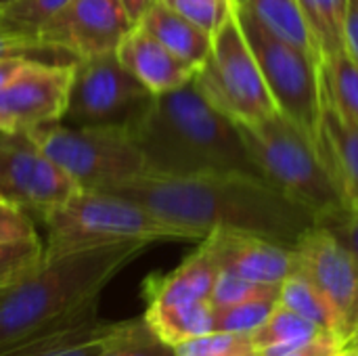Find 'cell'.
I'll return each mask as SVG.
<instances>
[{
	"label": "cell",
	"mask_w": 358,
	"mask_h": 356,
	"mask_svg": "<svg viewBox=\"0 0 358 356\" xmlns=\"http://www.w3.org/2000/svg\"><path fill=\"white\" fill-rule=\"evenodd\" d=\"M323 80L336 107L358 124V63L340 50L323 63Z\"/></svg>",
	"instance_id": "d4e9b609"
},
{
	"label": "cell",
	"mask_w": 358,
	"mask_h": 356,
	"mask_svg": "<svg viewBox=\"0 0 358 356\" xmlns=\"http://www.w3.org/2000/svg\"><path fill=\"white\" fill-rule=\"evenodd\" d=\"M279 302V296H266L256 300H245L233 306L216 308V329L231 334H254L271 317Z\"/></svg>",
	"instance_id": "4316f807"
},
{
	"label": "cell",
	"mask_w": 358,
	"mask_h": 356,
	"mask_svg": "<svg viewBox=\"0 0 358 356\" xmlns=\"http://www.w3.org/2000/svg\"><path fill=\"white\" fill-rule=\"evenodd\" d=\"M319 225L329 229L344 245H348L358 256V212L346 208L329 218L319 220Z\"/></svg>",
	"instance_id": "836d02e7"
},
{
	"label": "cell",
	"mask_w": 358,
	"mask_h": 356,
	"mask_svg": "<svg viewBox=\"0 0 358 356\" xmlns=\"http://www.w3.org/2000/svg\"><path fill=\"white\" fill-rule=\"evenodd\" d=\"M237 126L258 174L283 195L308 208L319 220L348 208L317 145L285 113Z\"/></svg>",
	"instance_id": "5b68a950"
},
{
	"label": "cell",
	"mask_w": 358,
	"mask_h": 356,
	"mask_svg": "<svg viewBox=\"0 0 358 356\" xmlns=\"http://www.w3.org/2000/svg\"><path fill=\"white\" fill-rule=\"evenodd\" d=\"M155 2H157V0H122V4H124L128 17H130V21H132L134 25L141 23V19L147 15V10H149Z\"/></svg>",
	"instance_id": "f35d334b"
},
{
	"label": "cell",
	"mask_w": 358,
	"mask_h": 356,
	"mask_svg": "<svg viewBox=\"0 0 358 356\" xmlns=\"http://www.w3.org/2000/svg\"><path fill=\"white\" fill-rule=\"evenodd\" d=\"M44 258V245L38 235L17 241H0V292L38 266Z\"/></svg>",
	"instance_id": "83f0119b"
},
{
	"label": "cell",
	"mask_w": 358,
	"mask_h": 356,
	"mask_svg": "<svg viewBox=\"0 0 358 356\" xmlns=\"http://www.w3.org/2000/svg\"><path fill=\"white\" fill-rule=\"evenodd\" d=\"M122 323V321H120ZM120 327V325H117ZM117 332V329H115ZM113 332V334H115ZM111 334V336H113ZM111 336H107V338H103V340H96V342H90V344H84V346H76V348H69V350H63V353H57V355H50V356H99L103 350H105V346H107V342H109V338Z\"/></svg>",
	"instance_id": "74e56055"
},
{
	"label": "cell",
	"mask_w": 358,
	"mask_h": 356,
	"mask_svg": "<svg viewBox=\"0 0 358 356\" xmlns=\"http://www.w3.org/2000/svg\"><path fill=\"white\" fill-rule=\"evenodd\" d=\"M323 332L317 325L277 302L264 325L252 334V346L260 353V356H281L313 342Z\"/></svg>",
	"instance_id": "ffe728a7"
},
{
	"label": "cell",
	"mask_w": 358,
	"mask_h": 356,
	"mask_svg": "<svg viewBox=\"0 0 358 356\" xmlns=\"http://www.w3.org/2000/svg\"><path fill=\"white\" fill-rule=\"evenodd\" d=\"M69 2L71 0H17L0 10V25L10 31L38 38L40 29Z\"/></svg>",
	"instance_id": "484cf974"
},
{
	"label": "cell",
	"mask_w": 358,
	"mask_h": 356,
	"mask_svg": "<svg viewBox=\"0 0 358 356\" xmlns=\"http://www.w3.org/2000/svg\"><path fill=\"white\" fill-rule=\"evenodd\" d=\"M132 27L122 0H71L38 38L71 59H86L117 50Z\"/></svg>",
	"instance_id": "7c38bea8"
},
{
	"label": "cell",
	"mask_w": 358,
	"mask_h": 356,
	"mask_svg": "<svg viewBox=\"0 0 358 356\" xmlns=\"http://www.w3.org/2000/svg\"><path fill=\"white\" fill-rule=\"evenodd\" d=\"M298 271L334 304L346 348L358 334V256L329 229L315 225L296 243Z\"/></svg>",
	"instance_id": "8fae6325"
},
{
	"label": "cell",
	"mask_w": 358,
	"mask_h": 356,
	"mask_svg": "<svg viewBox=\"0 0 358 356\" xmlns=\"http://www.w3.org/2000/svg\"><path fill=\"white\" fill-rule=\"evenodd\" d=\"M350 0H298L302 17L319 44L323 63L344 50V25Z\"/></svg>",
	"instance_id": "603a6c76"
},
{
	"label": "cell",
	"mask_w": 358,
	"mask_h": 356,
	"mask_svg": "<svg viewBox=\"0 0 358 356\" xmlns=\"http://www.w3.org/2000/svg\"><path fill=\"white\" fill-rule=\"evenodd\" d=\"M27 132L86 191H109L147 170L128 126H65L57 122Z\"/></svg>",
	"instance_id": "8992f818"
},
{
	"label": "cell",
	"mask_w": 358,
	"mask_h": 356,
	"mask_svg": "<svg viewBox=\"0 0 358 356\" xmlns=\"http://www.w3.org/2000/svg\"><path fill=\"white\" fill-rule=\"evenodd\" d=\"M220 264L206 241L197 243V250L182 260L180 266L166 275H151L143 283L145 319L170 313L174 308L210 300Z\"/></svg>",
	"instance_id": "9a60e30c"
},
{
	"label": "cell",
	"mask_w": 358,
	"mask_h": 356,
	"mask_svg": "<svg viewBox=\"0 0 358 356\" xmlns=\"http://www.w3.org/2000/svg\"><path fill=\"white\" fill-rule=\"evenodd\" d=\"M252 346L250 334H231V332H210L199 338L180 342L174 346L176 356H224L239 350H248Z\"/></svg>",
	"instance_id": "4dcf8cb0"
},
{
	"label": "cell",
	"mask_w": 358,
	"mask_h": 356,
	"mask_svg": "<svg viewBox=\"0 0 358 356\" xmlns=\"http://www.w3.org/2000/svg\"><path fill=\"white\" fill-rule=\"evenodd\" d=\"M138 25L155 36L168 50L197 69L212 50L214 34L197 25L164 0H157Z\"/></svg>",
	"instance_id": "ac0fdd59"
},
{
	"label": "cell",
	"mask_w": 358,
	"mask_h": 356,
	"mask_svg": "<svg viewBox=\"0 0 358 356\" xmlns=\"http://www.w3.org/2000/svg\"><path fill=\"white\" fill-rule=\"evenodd\" d=\"M109 193L132 199L164 222L193 235L197 243L212 231H235L296 248L319 222L308 208L252 172L176 176L145 170Z\"/></svg>",
	"instance_id": "6da1fadb"
},
{
	"label": "cell",
	"mask_w": 358,
	"mask_h": 356,
	"mask_svg": "<svg viewBox=\"0 0 358 356\" xmlns=\"http://www.w3.org/2000/svg\"><path fill=\"white\" fill-rule=\"evenodd\" d=\"M279 302L283 306H287L289 311H294L296 315L310 321L313 325H317L321 332L334 334L342 342V325H340V317H338L334 304L304 273L296 271L281 283Z\"/></svg>",
	"instance_id": "44dd1931"
},
{
	"label": "cell",
	"mask_w": 358,
	"mask_h": 356,
	"mask_svg": "<svg viewBox=\"0 0 358 356\" xmlns=\"http://www.w3.org/2000/svg\"><path fill=\"white\" fill-rule=\"evenodd\" d=\"M210 34H214L235 10V0H164Z\"/></svg>",
	"instance_id": "1f68e13d"
},
{
	"label": "cell",
	"mask_w": 358,
	"mask_h": 356,
	"mask_svg": "<svg viewBox=\"0 0 358 356\" xmlns=\"http://www.w3.org/2000/svg\"><path fill=\"white\" fill-rule=\"evenodd\" d=\"M317 149L348 208L358 212V124L336 107L327 90H323Z\"/></svg>",
	"instance_id": "e0dca14e"
},
{
	"label": "cell",
	"mask_w": 358,
	"mask_h": 356,
	"mask_svg": "<svg viewBox=\"0 0 358 356\" xmlns=\"http://www.w3.org/2000/svg\"><path fill=\"white\" fill-rule=\"evenodd\" d=\"M2 201H4V199H2Z\"/></svg>",
	"instance_id": "f6af8a7d"
},
{
	"label": "cell",
	"mask_w": 358,
	"mask_h": 356,
	"mask_svg": "<svg viewBox=\"0 0 358 356\" xmlns=\"http://www.w3.org/2000/svg\"><path fill=\"white\" fill-rule=\"evenodd\" d=\"M128 128L149 172L258 174L239 126L214 109L193 82L172 92L153 94Z\"/></svg>",
	"instance_id": "3957f363"
},
{
	"label": "cell",
	"mask_w": 358,
	"mask_h": 356,
	"mask_svg": "<svg viewBox=\"0 0 358 356\" xmlns=\"http://www.w3.org/2000/svg\"><path fill=\"white\" fill-rule=\"evenodd\" d=\"M78 189L27 130L0 132V199L42 216Z\"/></svg>",
	"instance_id": "30bf717a"
},
{
	"label": "cell",
	"mask_w": 358,
	"mask_h": 356,
	"mask_svg": "<svg viewBox=\"0 0 358 356\" xmlns=\"http://www.w3.org/2000/svg\"><path fill=\"white\" fill-rule=\"evenodd\" d=\"M350 346H355V348H358V334H357V336H355V340H352V344H350Z\"/></svg>",
	"instance_id": "ee69618b"
},
{
	"label": "cell",
	"mask_w": 358,
	"mask_h": 356,
	"mask_svg": "<svg viewBox=\"0 0 358 356\" xmlns=\"http://www.w3.org/2000/svg\"><path fill=\"white\" fill-rule=\"evenodd\" d=\"M0 57H21L27 61H46V63L78 61V59H71L67 52L44 44L40 38L23 36V34L2 27V25H0Z\"/></svg>",
	"instance_id": "f546056e"
},
{
	"label": "cell",
	"mask_w": 358,
	"mask_h": 356,
	"mask_svg": "<svg viewBox=\"0 0 358 356\" xmlns=\"http://www.w3.org/2000/svg\"><path fill=\"white\" fill-rule=\"evenodd\" d=\"M13 2H17V0H0V10H4V8L10 6Z\"/></svg>",
	"instance_id": "7bdbcfd3"
},
{
	"label": "cell",
	"mask_w": 358,
	"mask_h": 356,
	"mask_svg": "<svg viewBox=\"0 0 358 356\" xmlns=\"http://www.w3.org/2000/svg\"><path fill=\"white\" fill-rule=\"evenodd\" d=\"M151 97L117 50L78 59L65 120L73 126H130Z\"/></svg>",
	"instance_id": "9c48e42d"
},
{
	"label": "cell",
	"mask_w": 358,
	"mask_h": 356,
	"mask_svg": "<svg viewBox=\"0 0 358 356\" xmlns=\"http://www.w3.org/2000/svg\"><path fill=\"white\" fill-rule=\"evenodd\" d=\"M117 57L151 94L178 90L193 82L197 71V67L176 57L141 25H134L122 40Z\"/></svg>",
	"instance_id": "2e32d148"
},
{
	"label": "cell",
	"mask_w": 358,
	"mask_h": 356,
	"mask_svg": "<svg viewBox=\"0 0 358 356\" xmlns=\"http://www.w3.org/2000/svg\"><path fill=\"white\" fill-rule=\"evenodd\" d=\"M27 59L21 57H0V90L23 69Z\"/></svg>",
	"instance_id": "8d00e7d4"
},
{
	"label": "cell",
	"mask_w": 358,
	"mask_h": 356,
	"mask_svg": "<svg viewBox=\"0 0 358 356\" xmlns=\"http://www.w3.org/2000/svg\"><path fill=\"white\" fill-rule=\"evenodd\" d=\"M48 231L44 258L124 241L197 243L187 231L164 222L143 206L109 191L78 189L69 199L42 214Z\"/></svg>",
	"instance_id": "277c9868"
},
{
	"label": "cell",
	"mask_w": 358,
	"mask_h": 356,
	"mask_svg": "<svg viewBox=\"0 0 358 356\" xmlns=\"http://www.w3.org/2000/svg\"><path fill=\"white\" fill-rule=\"evenodd\" d=\"M344 348L346 346L340 342V338H336L334 334L323 332L313 342H308V344H304L300 348H294V350H289V353L281 356H340Z\"/></svg>",
	"instance_id": "e575fe53"
},
{
	"label": "cell",
	"mask_w": 358,
	"mask_h": 356,
	"mask_svg": "<svg viewBox=\"0 0 358 356\" xmlns=\"http://www.w3.org/2000/svg\"><path fill=\"white\" fill-rule=\"evenodd\" d=\"M151 243L124 241L42 258L38 266L0 292V353L99 319L103 290Z\"/></svg>",
	"instance_id": "7a4b0ae2"
},
{
	"label": "cell",
	"mask_w": 358,
	"mask_h": 356,
	"mask_svg": "<svg viewBox=\"0 0 358 356\" xmlns=\"http://www.w3.org/2000/svg\"><path fill=\"white\" fill-rule=\"evenodd\" d=\"M76 61H27L0 90V113L15 130H31L65 120Z\"/></svg>",
	"instance_id": "4fadbf2b"
},
{
	"label": "cell",
	"mask_w": 358,
	"mask_h": 356,
	"mask_svg": "<svg viewBox=\"0 0 358 356\" xmlns=\"http://www.w3.org/2000/svg\"><path fill=\"white\" fill-rule=\"evenodd\" d=\"M243 10L256 17L268 31L306 50L315 59L323 61L317 40L313 38L298 0H235Z\"/></svg>",
	"instance_id": "d6986e66"
},
{
	"label": "cell",
	"mask_w": 358,
	"mask_h": 356,
	"mask_svg": "<svg viewBox=\"0 0 358 356\" xmlns=\"http://www.w3.org/2000/svg\"><path fill=\"white\" fill-rule=\"evenodd\" d=\"M199 94L235 124H256L279 111L237 10L214 31L212 50L193 78Z\"/></svg>",
	"instance_id": "52a82bcc"
},
{
	"label": "cell",
	"mask_w": 358,
	"mask_h": 356,
	"mask_svg": "<svg viewBox=\"0 0 358 356\" xmlns=\"http://www.w3.org/2000/svg\"><path fill=\"white\" fill-rule=\"evenodd\" d=\"M279 287L281 285H264V283H256L250 279H243L235 273L229 271H220L212 290V304L214 308H222V306H233L245 300H256V298H266V296H279Z\"/></svg>",
	"instance_id": "f1b7e54d"
},
{
	"label": "cell",
	"mask_w": 358,
	"mask_h": 356,
	"mask_svg": "<svg viewBox=\"0 0 358 356\" xmlns=\"http://www.w3.org/2000/svg\"><path fill=\"white\" fill-rule=\"evenodd\" d=\"M34 235L36 229L27 212L15 204L0 199V241H17Z\"/></svg>",
	"instance_id": "d6a6232c"
},
{
	"label": "cell",
	"mask_w": 358,
	"mask_h": 356,
	"mask_svg": "<svg viewBox=\"0 0 358 356\" xmlns=\"http://www.w3.org/2000/svg\"><path fill=\"white\" fill-rule=\"evenodd\" d=\"M340 356H358V348H355V346H348V348H344V350H342V355Z\"/></svg>",
	"instance_id": "b9f144b4"
},
{
	"label": "cell",
	"mask_w": 358,
	"mask_h": 356,
	"mask_svg": "<svg viewBox=\"0 0 358 356\" xmlns=\"http://www.w3.org/2000/svg\"><path fill=\"white\" fill-rule=\"evenodd\" d=\"M344 50L358 63V0H350L344 25Z\"/></svg>",
	"instance_id": "d590c367"
},
{
	"label": "cell",
	"mask_w": 358,
	"mask_h": 356,
	"mask_svg": "<svg viewBox=\"0 0 358 356\" xmlns=\"http://www.w3.org/2000/svg\"><path fill=\"white\" fill-rule=\"evenodd\" d=\"M99 356H176L174 348L166 344L145 321L136 317L122 321L117 332L109 338L105 350Z\"/></svg>",
	"instance_id": "cb8c5ba5"
},
{
	"label": "cell",
	"mask_w": 358,
	"mask_h": 356,
	"mask_svg": "<svg viewBox=\"0 0 358 356\" xmlns=\"http://www.w3.org/2000/svg\"><path fill=\"white\" fill-rule=\"evenodd\" d=\"M203 241L214 252L220 271L235 273L256 283L281 285L298 271V256L294 248L258 235L212 231Z\"/></svg>",
	"instance_id": "5bb4252c"
},
{
	"label": "cell",
	"mask_w": 358,
	"mask_h": 356,
	"mask_svg": "<svg viewBox=\"0 0 358 356\" xmlns=\"http://www.w3.org/2000/svg\"><path fill=\"white\" fill-rule=\"evenodd\" d=\"M145 321L166 344L174 348L180 342L216 332V308L212 300H201Z\"/></svg>",
	"instance_id": "7402d4cb"
},
{
	"label": "cell",
	"mask_w": 358,
	"mask_h": 356,
	"mask_svg": "<svg viewBox=\"0 0 358 356\" xmlns=\"http://www.w3.org/2000/svg\"><path fill=\"white\" fill-rule=\"evenodd\" d=\"M235 10L279 111L296 122L317 145L325 90L323 61L268 31L237 2Z\"/></svg>",
	"instance_id": "ba28073f"
},
{
	"label": "cell",
	"mask_w": 358,
	"mask_h": 356,
	"mask_svg": "<svg viewBox=\"0 0 358 356\" xmlns=\"http://www.w3.org/2000/svg\"><path fill=\"white\" fill-rule=\"evenodd\" d=\"M6 130H15L10 124H8V120L0 113V132H6Z\"/></svg>",
	"instance_id": "60d3db41"
},
{
	"label": "cell",
	"mask_w": 358,
	"mask_h": 356,
	"mask_svg": "<svg viewBox=\"0 0 358 356\" xmlns=\"http://www.w3.org/2000/svg\"><path fill=\"white\" fill-rule=\"evenodd\" d=\"M224 356H260V353L256 348H248V350H239V353H231V355Z\"/></svg>",
	"instance_id": "ab89813d"
}]
</instances>
